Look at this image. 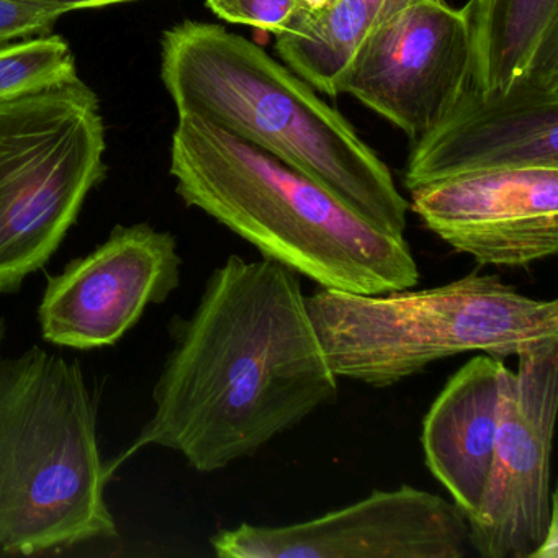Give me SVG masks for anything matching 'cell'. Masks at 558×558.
Wrapping results in <instances>:
<instances>
[{
	"mask_svg": "<svg viewBox=\"0 0 558 558\" xmlns=\"http://www.w3.org/2000/svg\"><path fill=\"white\" fill-rule=\"evenodd\" d=\"M174 348L153 390L155 413L109 472L149 446L181 453L198 473L253 457L338 400L299 274L231 254L187 318L169 323Z\"/></svg>",
	"mask_w": 558,
	"mask_h": 558,
	"instance_id": "cell-1",
	"label": "cell"
},
{
	"mask_svg": "<svg viewBox=\"0 0 558 558\" xmlns=\"http://www.w3.org/2000/svg\"><path fill=\"white\" fill-rule=\"evenodd\" d=\"M161 80L179 117L204 120L308 175L381 230L404 234L407 198L351 122L266 50L208 22L162 34Z\"/></svg>",
	"mask_w": 558,
	"mask_h": 558,
	"instance_id": "cell-2",
	"label": "cell"
},
{
	"mask_svg": "<svg viewBox=\"0 0 558 558\" xmlns=\"http://www.w3.org/2000/svg\"><path fill=\"white\" fill-rule=\"evenodd\" d=\"M175 192L322 289H414L420 267L404 234L375 227L331 191L225 130L179 117L171 143Z\"/></svg>",
	"mask_w": 558,
	"mask_h": 558,
	"instance_id": "cell-3",
	"label": "cell"
},
{
	"mask_svg": "<svg viewBox=\"0 0 558 558\" xmlns=\"http://www.w3.org/2000/svg\"><path fill=\"white\" fill-rule=\"evenodd\" d=\"M77 362L32 348L0 361V555L61 554L119 537Z\"/></svg>",
	"mask_w": 558,
	"mask_h": 558,
	"instance_id": "cell-4",
	"label": "cell"
},
{
	"mask_svg": "<svg viewBox=\"0 0 558 558\" xmlns=\"http://www.w3.org/2000/svg\"><path fill=\"white\" fill-rule=\"evenodd\" d=\"M310 318L341 380L388 388L462 354L522 357L558 344V302L524 295L478 270L424 290L319 289Z\"/></svg>",
	"mask_w": 558,
	"mask_h": 558,
	"instance_id": "cell-5",
	"label": "cell"
},
{
	"mask_svg": "<svg viewBox=\"0 0 558 558\" xmlns=\"http://www.w3.org/2000/svg\"><path fill=\"white\" fill-rule=\"evenodd\" d=\"M106 125L81 77L0 102V295L47 266L106 179Z\"/></svg>",
	"mask_w": 558,
	"mask_h": 558,
	"instance_id": "cell-6",
	"label": "cell"
},
{
	"mask_svg": "<svg viewBox=\"0 0 558 558\" xmlns=\"http://www.w3.org/2000/svg\"><path fill=\"white\" fill-rule=\"evenodd\" d=\"M558 410V344L519 357L502 374L492 470L469 521L470 550L483 558L558 554L551 440Z\"/></svg>",
	"mask_w": 558,
	"mask_h": 558,
	"instance_id": "cell-7",
	"label": "cell"
},
{
	"mask_svg": "<svg viewBox=\"0 0 558 558\" xmlns=\"http://www.w3.org/2000/svg\"><path fill=\"white\" fill-rule=\"evenodd\" d=\"M220 558H463L469 521L453 501L401 485L287 525L243 522L210 538Z\"/></svg>",
	"mask_w": 558,
	"mask_h": 558,
	"instance_id": "cell-8",
	"label": "cell"
},
{
	"mask_svg": "<svg viewBox=\"0 0 558 558\" xmlns=\"http://www.w3.org/2000/svg\"><path fill=\"white\" fill-rule=\"evenodd\" d=\"M470 28L447 0H413L368 32L344 87L407 135H426L470 81Z\"/></svg>",
	"mask_w": 558,
	"mask_h": 558,
	"instance_id": "cell-9",
	"label": "cell"
},
{
	"mask_svg": "<svg viewBox=\"0 0 558 558\" xmlns=\"http://www.w3.org/2000/svg\"><path fill=\"white\" fill-rule=\"evenodd\" d=\"M178 240L148 223L113 228L107 241L48 277L38 306L41 336L61 348L117 344L145 313L181 286Z\"/></svg>",
	"mask_w": 558,
	"mask_h": 558,
	"instance_id": "cell-10",
	"label": "cell"
},
{
	"mask_svg": "<svg viewBox=\"0 0 558 558\" xmlns=\"http://www.w3.org/2000/svg\"><path fill=\"white\" fill-rule=\"evenodd\" d=\"M515 168L558 169V61L537 64L505 93L483 94L470 80L411 145L404 187Z\"/></svg>",
	"mask_w": 558,
	"mask_h": 558,
	"instance_id": "cell-11",
	"label": "cell"
},
{
	"mask_svg": "<svg viewBox=\"0 0 558 558\" xmlns=\"http://www.w3.org/2000/svg\"><path fill=\"white\" fill-rule=\"evenodd\" d=\"M426 230L482 267L522 269L558 253V169L473 172L410 191Z\"/></svg>",
	"mask_w": 558,
	"mask_h": 558,
	"instance_id": "cell-12",
	"label": "cell"
},
{
	"mask_svg": "<svg viewBox=\"0 0 558 558\" xmlns=\"http://www.w3.org/2000/svg\"><path fill=\"white\" fill-rule=\"evenodd\" d=\"M505 368V359L475 355L447 380L423 420L424 462L466 519L478 509L492 470Z\"/></svg>",
	"mask_w": 558,
	"mask_h": 558,
	"instance_id": "cell-13",
	"label": "cell"
},
{
	"mask_svg": "<svg viewBox=\"0 0 558 558\" xmlns=\"http://www.w3.org/2000/svg\"><path fill=\"white\" fill-rule=\"evenodd\" d=\"M470 80L505 93L542 63L558 61V0H469Z\"/></svg>",
	"mask_w": 558,
	"mask_h": 558,
	"instance_id": "cell-14",
	"label": "cell"
},
{
	"mask_svg": "<svg viewBox=\"0 0 558 558\" xmlns=\"http://www.w3.org/2000/svg\"><path fill=\"white\" fill-rule=\"evenodd\" d=\"M371 31L372 15L364 0H332L319 11H306L292 27L277 34L276 51L316 93L344 96L362 41Z\"/></svg>",
	"mask_w": 558,
	"mask_h": 558,
	"instance_id": "cell-15",
	"label": "cell"
},
{
	"mask_svg": "<svg viewBox=\"0 0 558 558\" xmlns=\"http://www.w3.org/2000/svg\"><path fill=\"white\" fill-rule=\"evenodd\" d=\"M76 60L60 35L0 48V102L76 80Z\"/></svg>",
	"mask_w": 558,
	"mask_h": 558,
	"instance_id": "cell-16",
	"label": "cell"
},
{
	"mask_svg": "<svg viewBox=\"0 0 558 558\" xmlns=\"http://www.w3.org/2000/svg\"><path fill=\"white\" fill-rule=\"evenodd\" d=\"M207 8L228 24L282 34L306 12L302 0H207Z\"/></svg>",
	"mask_w": 558,
	"mask_h": 558,
	"instance_id": "cell-17",
	"label": "cell"
},
{
	"mask_svg": "<svg viewBox=\"0 0 558 558\" xmlns=\"http://www.w3.org/2000/svg\"><path fill=\"white\" fill-rule=\"evenodd\" d=\"M63 15L24 0H0V48L47 37Z\"/></svg>",
	"mask_w": 558,
	"mask_h": 558,
	"instance_id": "cell-18",
	"label": "cell"
},
{
	"mask_svg": "<svg viewBox=\"0 0 558 558\" xmlns=\"http://www.w3.org/2000/svg\"><path fill=\"white\" fill-rule=\"evenodd\" d=\"M24 2L64 15L80 9L106 8V5L126 4L135 0H24Z\"/></svg>",
	"mask_w": 558,
	"mask_h": 558,
	"instance_id": "cell-19",
	"label": "cell"
},
{
	"mask_svg": "<svg viewBox=\"0 0 558 558\" xmlns=\"http://www.w3.org/2000/svg\"><path fill=\"white\" fill-rule=\"evenodd\" d=\"M372 15V28L407 8L413 0H364Z\"/></svg>",
	"mask_w": 558,
	"mask_h": 558,
	"instance_id": "cell-20",
	"label": "cell"
},
{
	"mask_svg": "<svg viewBox=\"0 0 558 558\" xmlns=\"http://www.w3.org/2000/svg\"><path fill=\"white\" fill-rule=\"evenodd\" d=\"M302 2L305 4L306 11H319V9L331 4L332 0H302Z\"/></svg>",
	"mask_w": 558,
	"mask_h": 558,
	"instance_id": "cell-21",
	"label": "cell"
},
{
	"mask_svg": "<svg viewBox=\"0 0 558 558\" xmlns=\"http://www.w3.org/2000/svg\"><path fill=\"white\" fill-rule=\"evenodd\" d=\"M5 322L4 319L0 318V345H2V342H4L5 338Z\"/></svg>",
	"mask_w": 558,
	"mask_h": 558,
	"instance_id": "cell-22",
	"label": "cell"
}]
</instances>
